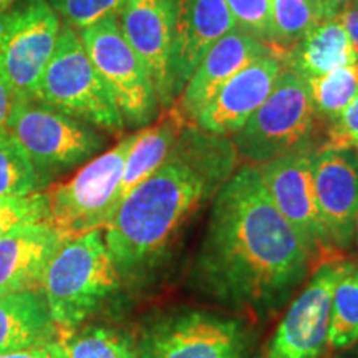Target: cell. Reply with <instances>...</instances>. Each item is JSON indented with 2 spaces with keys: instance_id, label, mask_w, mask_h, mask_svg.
<instances>
[{
  "instance_id": "cell-1",
  "label": "cell",
  "mask_w": 358,
  "mask_h": 358,
  "mask_svg": "<svg viewBox=\"0 0 358 358\" xmlns=\"http://www.w3.org/2000/svg\"><path fill=\"white\" fill-rule=\"evenodd\" d=\"M313 266L301 236L272 203L256 164L234 171L214 196L194 262L201 292L256 320L279 313Z\"/></svg>"
},
{
  "instance_id": "cell-2",
  "label": "cell",
  "mask_w": 358,
  "mask_h": 358,
  "mask_svg": "<svg viewBox=\"0 0 358 358\" xmlns=\"http://www.w3.org/2000/svg\"><path fill=\"white\" fill-rule=\"evenodd\" d=\"M237 159L229 138L182 124L168 159L120 201L103 227L122 279H145L163 264L186 222L234 174Z\"/></svg>"
},
{
  "instance_id": "cell-3",
  "label": "cell",
  "mask_w": 358,
  "mask_h": 358,
  "mask_svg": "<svg viewBox=\"0 0 358 358\" xmlns=\"http://www.w3.org/2000/svg\"><path fill=\"white\" fill-rule=\"evenodd\" d=\"M120 284L103 229H95L62 243L48 262L40 292L58 334H65L100 310Z\"/></svg>"
},
{
  "instance_id": "cell-4",
  "label": "cell",
  "mask_w": 358,
  "mask_h": 358,
  "mask_svg": "<svg viewBox=\"0 0 358 358\" xmlns=\"http://www.w3.org/2000/svg\"><path fill=\"white\" fill-rule=\"evenodd\" d=\"M35 100L87 122L120 133L124 122L111 93L90 60L78 30L62 24L55 50L40 78Z\"/></svg>"
},
{
  "instance_id": "cell-5",
  "label": "cell",
  "mask_w": 358,
  "mask_h": 358,
  "mask_svg": "<svg viewBox=\"0 0 358 358\" xmlns=\"http://www.w3.org/2000/svg\"><path fill=\"white\" fill-rule=\"evenodd\" d=\"M7 131L47 182L55 174L88 163L106 143V138L93 124L35 98L15 101Z\"/></svg>"
},
{
  "instance_id": "cell-6",
  "label": "cell",
  "mask_w": 358,
  "mask_h": 358,
  "mask_svg": "<svg viewBox=\"0 0 358 358\" xmlns=\"http://www.w3.org/2000/svg\"><path fill=\"white\" fill-rule=\"evenodd\" d=\"M317 120L306 78L285 66L271 95L232 136V143L239 158L257 166L310 146Z\"/></svg>"
},
{
  "instance_id": "cell-7",
  "label": "cell",
  "mask_w": 358,
  "mask_h": 358,
  "mask_svg": "<svg viewBox=\"0 0 358 358\" xmlns=\"http://www.w3.org/2000/svg\"><path fill=\"white\" fill-rule=\"evenodd\" d=\"M136 133L120 140L111 150L90 159L64 185L45 191L48 199L47 222L62 239L103 229L120 203V182L127 156Z\"/></svg>"
},
{
  "instance_id": "cell-8",
  "label": "cell",
  "mask_w": 358,
  "mask_h": 358,
  "mask_svg": "<svg viewBox=\"0 0 358 358\" xmlns=\"http://www.w3.org/2000/svg\"><path fill=\"white\" fill-rule=\"evenodd\" d=\"M60 27L48 0H15L0 12V78L15 101L37 95Z\"/></svg>"
},
{
  "instance_id": "cell-9",
  "label": "cell",
  "mask_w": 358,
  "mask_h": 358,
  "mask_svg": "<svg viewBox=\"0 0 358 358\" xmlns=\"http://www.w3.org/2000/svg\"><path fill=\"white\" fill-rule=\"evenodd\" d=\"M87 53L113 96L124 127L145 128L159 113L151 75L120 29L116 13L80 32Z\"/></svg>"
},
{
  "instance_id": "cell-10",
  "label": "cell",
  "mask_w": 358,
  "mask_h": 358,
  "mask_svg": "<svg viewBox=\"0 0 358 358\" xmlns=\"http://www.w3.org/2000/svg\"><path fill=\"white\" fill-rule=\"evenodd\" d=\"M252 332L244 320L209 310H182L143 332L136 358H250Z\"/></svg>"
},
{
  "instance_id": "cell-11",
  "label": "cell",
  "mask_w": 358,
  "mask_h": 358,
  "mask_svg": "<svg viewBox=\"0 0 358 358\" xmlns=\"http://www.w3.org/2000/svg\"><path fill=\"white\" fill-rule=\"evenodd\" d=\"M313 148L303 146L257 164L264 186L279 213L301 236L313 264L330 261L337 248L330 241L315 199L312 176Z\"/></svg>"
},
{
  "instance_id": "cell-12",
  "label": "cell",
  "mask_w": 358,
  "mask_h": 358,
  "mask_svg": "<svg viewBox=\"0 0 358 358\" xmlns=\"http://www.w3.org/2000/svg\"><path fill=\"white\" fill-rule=\"evenodd\" d=\"M348 261L319 264L301 294L290 302L262 358H320L327 347L335 285Z\"/></svg>"
},
{
  "instance_id": "cell-13",
  "label": "cell",
  "mask_w": 358,
  "mask_h": 358,
  "mask_svg": "<svg viewBox=\"0 0 358 358\" xmlns=\"http://www.w3.org/2000/svg\"><path fill=\"white\" fill-rule=\"evenodd\" d=\"M116 17L127 42L150 71L159 108H171L176 101L171 57L178 0H123Z\"/></svg>"
},
{
  "instance_id": "cell-14",
  "label": "cell",
  "mask_w": 358,
  "mask_h": 358,
  "mask_svg": "<svg viewBox=\"0 0 358 358\" xmlns=\"http://www.w3.org/2000/svg\"><path fill=\"white\" fill-rule=\"evenodd\" d=\"M312 176L319 213L330 241L348 249L358 216V156L347 148L322 145L312 153Z\"/></svg>"
},
{
  "instance_id": "cell-15",
  "label": "cell",
  "mask_w": 358,
  "mask_h": 358,
  "mask_svg": "<svg viewBox=\"0 0 358 358\" xmlns=\"http://www.w3.org/2000/svg\"><path fill=\"white\" fill-rule=\"evenodd\" d=\"M284 69V60L275 53L252 60L217 90L192 124L216 136H234L271 95Z\"/></svg>"
},
{
  "instance_id": "cell-16",
  "label": "cell",
  "mask_w": 358,
  "mask_h": 358,
  "mask_svg": "<svg viewBox=\"0 0 358 358\" xmlns=\"http://www.w3.org/2000/svg\"><path fill=\"white\" fill-rule=\"evenodd\" d=\"M274 53L271 47L243 30H231L209 48L171 108L187 123L216 95L217 90L256 58ZM277 55V53H275Z\"/></svg>"
},
{
  "instance_id": "cell-17",
  "label": "cell",
  "mask_w": 358,
  "mask_h": 358,
  "mask_svg": "<svg viewBox=\"0 0 358 358\" xmlns=\"http://www.w3.org/2000/svg\"><path fill=\"white\" fill-rule=\"evenodd\" d=\"M234 29V19L226 0H178L171 57L176 98L209 48Z\"/></svg>"
},
{
  "instance_id": "cell-18",
  "label": "cell",
  "mask_w": 358,
  "mask_h": 358,
  "mask_svg": "<svg viewBox=\"0 0 358 358\" xmlns=\"http://www.w3.org/2000/svg\"><path fill=\"white\" fill-rule=\"evenodd\" d=\"M62 243L47 221L25 224L0 237V297L40 292L48 262Z\"/></svg>"
},
{
  "instance_id": "cell-19",
  "label": "cell",
  "mask_w": 358,
  "mask_h": 358,
  "mask_svg": "<svg viewBox=\"0 0 358 358\" xmlns=\"http://www.w3.org/2000/svg\"><path fill=\"white\" fill-rule=\"evenodd\" d=\"M42 292H17L0 297V353L43 345L58 340Z\"/></svg>"
},
{
  "instance_id": "cell-20",
  "label": "cell",
  "mask_w": 358,
  "mask_h": 358,
  "mask_svg": "<svg viewBox=\"0 0 358 358\" xmlns=\"http://www.w3.org/2000/svg\"><path fill=\"white\" fill-rule=\"evenodd\" d=\"M357 62V53L338 19L319 22L284 55L285 66L303 78L329 73Z\"/></svg>"
},
{
  "instance_id": "cell-21",
  "label": "cell",
  "mask_w": 358,
  "mask_h": 358,
  "mask_svg": "<svg viewBox=\"0 0 358 358\" xmlns=\"http://www.w3.org/2000/svg\"><path fill=\"white\" fill-rule=\"evenodd\" d=\"M185 123L187 122L171 108L159 122L138 131L124 161L123 178L120 182V201L168 159Z\"/></svg>"
},
{
  "instance_id": "cell-22",
  "label": "cell",
  "mask_w": 358,
  "mask_h": 358,
  "mask_svg": "<svg viewBox=\"0 0 358 358\" xmlns=\"http://www.w3.org/2000/svg\"><path fill=\"white\" fill-rule=\"evenodd\" d=\"M358 342V262H350L332 295L327 347L347 350Z\"/></svg>"
},
{
  "instance_id": "cell-23",
  "label": "cell",
  "mask_w": 358,
  "mask_h": 358,
  "mask_svg": "<svg viewBox=\"0 0 358 358\" xmlns=\"http://www.w3.org/2000/svg\"><path fill=\"white\" fill-rule=\"evenodd\" d=\"M58 338L69 358H136V343L131 335L113 327H78L60 334Z\"/></svg>"
},
{
  "instance_id": "cell-24",
  "label": "cell",
  "mask_w": 358,
  "mask_h": 358,
  "mask_svg": "<svg viewBox=\"0 0 358 358\" xmlns=\"http://www.w3.org/2000/svg\"><path fill=\"white\" fill-rule=\"evenodd\" d=\"M308 95L319 118L332 124L358 93V62L329 73L306 78Z\"/></svg>"
},
{
  "instance_id": "cell-25",
  "label": "cell",
  "mask_w": 358,
  "mask_h": 358,
  "mask_svg": "<svg viewBox=\"0 0 358 358\" xmlns=\"http://www.w3.org/2000/svg\"><path fill=\"white\" fill-rule=\"evenodd\" d=\"M47 185L19 143L0 131V198H19L38 192Z\"/></svg>"
},
{
  "instance_id": "cell-26",
  "label": "cell",
  "mask_w": 358,
  "mask_h": 358,
  "mask_svg": "<svg viewBox=\"0 0 358 358\" xmlns=\"http://www.w3.org/2000/svg\"><path fill=\"white\" fill-rule=\"evenodd\" d=\"M275 53L284 60L285 52L324 20L319 0H272Z\"/></svg>"
},
{
  "instance_id": "cell-27",
  "label": "cell",
  "mask_w": 358,
  "mask_h": 358,
  "mask_svg": "<svg viewBox=\"0 0 358 358\" xmlns=\"http://www.w3.org/2000/svg\"><path fill=\"white\" fill-rule=\"evenodd\" d=\"M236 29L266 43L275 53L272 0H226Z\"/></svg>"
},
{
  "instance_id": "cell-28",
  "label": "cell",
  "mask_w": 358,
  "mask_h": 358,
  "mask_svg": "<svg viewBox=\"0 0 358 358\" xmlns=\"http://www.w3.org/2000/svg\"><path fill=\"white\" fill-rule=\"evenodd\" d=\"M48 199L45 191L19 198H0V237L25 226L47 221Z\"/></svg>"
},
{
  "instance_id": "cell-29",
  "label": "cell",
  "mask_w": 358,
  "mask_h": 358,
  "mask_svg": "<svg viewBox=\"0 0 358 358\" xmlns=\"http://www.w3.org/2000/svg\"><path fill=\"white\" fill-rule=\"evenodd\" d=\"M62 24L82 32L103 17L118 12L123 0H48Z\"/></svg>"
},
{
  "instance_id": "cell-30",
  "label": "cell",
  "mask_w": 358,
  "mask_h": 358,
  "mask_svg": "<svg viewBox=\"0 0 358 358\" xmlns=\"http://www.w3.org/2000/svg\"><path fill=\"white\" fill-rule=\"evenodd\" d=\"M325 145L347 148L355 151L358 156V93L350 105L342 111V115L330 124L329 141Z\"/></svg>"
},
{
  "instance_id": "cell-31",
  "label": "cell",
  "mask_w": 358,
  "mask_h": 358,
  "mask_svg": "<svg viewBox=\"0 0 358 358\" xmlns=\"http://www.w3.org/2000/svg\"><path fill=\"white\" fill-rule=\"evenodd\" d=\"M0 358H69L60 338L53 342L43 343V345L24 348V350H13L7 353H0Z\"/></svg>"
},
{
  "instance_id": "cell-32",
  "label": "cell",
  "mask_w": 358,
  "mask_h": 358,
  "mask_svg": "<svg viewBox=\"0 0 358 358\" xmlns=\"http://www.w3.org/2000/svg\"><path fill=\"white\" fill-rule=\"evenodd\" d=\"M337 19L342 22L343 29H345L348 38H350L352 42L353 50H355L358 58V3H353V6L345 8Z\"/></svg>"
},
{
  "instance_id": "cell-33",
  "label": "cell",
  "mask_w": 358,
  "mask_h": 358,
  "mask_svg": "<svg viewBox=\"0 0 358 358\" xmlns=\"http://www.w3.org/2000/svg\"><path fill=\"white\" fill-rule=\"evenodd\" d=\"M13 105H15V98L12 96L10 90L0 78V131H7V123L12 115Z\"/></svg>"
},
{
  "instance_id": "cell-34",
  "label": "cell",
  "mask_w": 358,
  "mask_h": 358,
  "mask_svg": "<svg viewBox=\"0 0 358 358\" xmlns=\"http://www.w3.org/2000/svg\"><path fill=\"white\" fill-rule=\"evenodd\" d=\"M322 15L325 19H337L345 8H348L353 3H357V0H319Z\"/></svg>"
},
{
  "instance_id": "cell-35",
  "label": "cell",
  "mask_w": 358,
  "mask_h": 358,
  "mask_svg": "<svg viewBox=\"0 0 358 358\" xmlns=\"http://www.w3.org/2000/svg\"><path fill=\"white\" fill-rule=\"evenodd\" d=\"M12 2H15V0H0V12L6 10V8L10 6Z\"/></svg>"
},
{
  "instance_id": "cell-36",
  "label": "cell",
  "mask_w": 358,
  "mask_h": 358,
  "mask_svg": "<svg viewBox=\"0 0 358 358\" xmlns=\"http://www.w3.org/2000/svg\"><path fill=\"white\" fill-rule=\"evenodd\" d=\"M355 236H357V239H358V216H357V222H355Z\"/></svg>"
},
{
  "instance_id": "cell-37",
  "label": "cell",
  "mask_w": 358,
  "mask_h": 358,
  "mask_svg": "<svg viewBox=\"0 0 358 358\" xmlns=\"http://www.w3.org/2000/svg\"><path fill=\"white\" fill-rule=\"evenodd\" d=\"M357 3H358V0H357Z\"/></svg>"
}]
</instances>
